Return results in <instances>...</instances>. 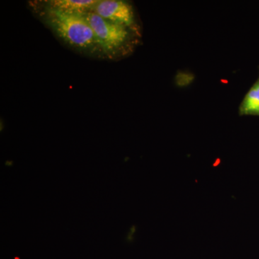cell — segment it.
Instances as JSON below:
<instances>
[{"label":"cell","mask_w":259,"mask_h":259,"mask_svg":"<svg viewBox=\"0 0 259 259\" xmlns=\"http://www.w3.org/2000/svg\"><path fill=\"white\" fill-rule=\"evenodd\" d=\"M82 15L93 28L106 60L120 61L128 57L141 42L142 34L125 25L105 20L91 10Z\"/></svg>","instance_id":"obj_2"},{"label":"cell","mask_w":259,"mask_h":259,"mask_svg":"<svg viewBox=\"0 0 259 259\" xmlns=\"http://www.w3.org/2000/svg\"><path fill=\"white\" fill-rule=\"evenodd\" d=\"M239 115L259 116V75L240 104Z\"/></svg>","instance_id":"obj_5"},{"label":"cell","mask_w":259,"mask_h":259,"mask_svg":"<svg viewBox=\"0 0 259 259\" xmlns=\"http://www.w3.org/2000/svg\"><path fill=\"white\" fill-rule=\"evenodd\" d=\"M91 11L112 23L142 34V24L134 4L125 0H97Z\"/></svg>","instance_id":"obj_3"},{"label":"cell","mask_w":259,"mask_h":259,"mask_svg":"<svg viewBox=\"0 0 259 259\" xmlns=\"http://www.w3.org/2000/svg\"><path fill=\"white\" fill-rule=\"evenodd\" d=\"M52 9L67 13H83L90 11L97 0H41Z\"/></svg>","instance_id":"obj_4"},{"label":"cell","mask_w":259,"mask_h":259,"mask_svg":"<svg viewBox=\"0 0 259 259\" xmlns=\"http://www.w3.org/2000/svg\"><path fill=\"white\" fill-rule=\"evenodd\" d=\"M28 5L34 15L66 47L81 55L106 60L93 28L82 13L54 10L41 1H30Z\"/></svg>","instance_id":"obj_1"}]
</instances>
